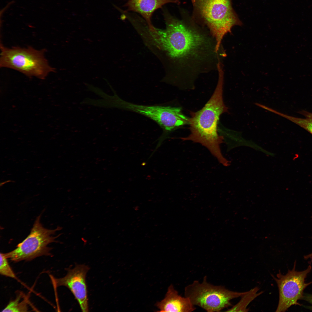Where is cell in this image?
Masks as SVG:
<instances>
[{
    "instance_id": "cell-12",
    "label": "cell",
    "mask_w": 312,
    "mask_h": 312,
    "mask_svg": "<svg viewBox=\"0 0 312 312\" xmlns=\"http://www.w3.org/2000/svg\"><path fill=\"white\" fill-rule=\"evenodd\" d=\"M304 118H300L276 112V114L286 118L304 129L312 134V113L304 110L298 112Z\"/></svg>"
},
{
    "instance_id": "cell-13",
    "label": "cell",
    "mask_w": 312,
    "mask_h": 312,
    "mask_svg": "<svg viewBox=\"0 0 312 312\" xmlns=\"http://www.w3.org/2000/svg\"><path fill=\"white\" fill-rule=\"evenodd\" d=\"M259 289L256 287L252 289L242 296V298L240 301L232 308L229 309L226 311H247L246 309L248 304L258 296L262 293L261 292L257 293Z\"/></svg>"
},
{
    "instance_id": "cell-5",
    "label": "cell",
    "mask_w": 312,
    "mask_h": 312,
    "mask_svg": "<svg viewBox=\"0 0 312 312\" xmlns=\"http://www.w3.org/2000/svg\"><path fill=\"white\" fill-rule=\"evenodd\" d=\"M113 106L133 112L145 116L156 122L163 129V133L158 139L155 149L160 146L169 133L179 127L189 124V118L182 113L179 107L170 106L138 105L125 101L116 95L114 97Z\"/></svg>"
},
{
    "instance_id": "cell-11",
    "label": "cell",
    "mask_w": 312,
    "mask_h": 312,
    "mask_svg": "<svg viewBox=\"0 0 312 312\" xmlns=\"http://www.w3.org/2000/svg\"><path fill=\"white\" fill-rule=\"evenodd\" d=\"M125 6L128 11L140 14L148 23L149 28L154 27L151 23V16L154 12L164 5L169 3L178 4L177 0H126Z\"/></svg>"
},
{
    "instance_id": "cell-8",
    "label": "cell",
    "mask_w": 312,
    "mask_h": 312,
    "mask_svg": "<svg viewBox=\"0 0 312 312\" xmlns=\"http://www.w3.org/2000/svg\"><path fill=\"white\" fill-rule=\"evenodd\" d=\"M296 261L293 267L285 274L280 272L272 277L276 283L279 290V300L276 312H284L293 305L301 306L298 301L302 300L304 291L312 282L306 283L305 278L312 269L309 264L305 270L298 271L296 270Z\"/></svg>"
},
{
    "instance_id": "cell-15",
    "label": "cell",
    "mask_w": 312,
    "mask_h": 312,
    "mask_svg": "<svg viewBox=\"0 0 312 312\" xmlns=\"http://www.w3.org/2000/svg\"><path fill=\"white\" fill-rule=\"evenodd\" d=\"M7 259L5 253H0V273L2 275L17 279Z\"/></svg>"
},
{
    "instance_id": "cell-4",
    "label": "cell",
    "mask_w": 312,
    "mask_h": 312,
    "mask_svg": "<svg viewBox=\"0 0 312 312\" xmlns=\"http://www.w3.org/2000/svg\"><path fill=\"white\" fill-rule=\"evenodd\" d=\"M0 66L11 68L29 77L41 79L46 78L55 69L49 64L44 55V49L1 46Z\"/></svg>"
},
{
    "instance_id": "cell-2",
    "label": "cell",
    "mask_w": 312,
    "mask_h": 312,
    "mask_svg": "<svg viewBox=\"0 0 312 312\" xmlns=\"http://www.w3.org/2000/svg\"><path fill=\"white\" fill-rule=\"evenodd\" d=\"M217 85L212 96L200 110L191 113L189 118L190 134L181 138L183 141L198 143L206 148L221 164L227 166L228 161L223 157L220 146L223 138L218 131V123L220 115L227 111L223 101L224 80L223 69L218 71Z\"/></svg>"
},
{
    "instance_id": "cell-10",
    "label": "cell",
    "mask_w": 312,
    "mask_h": 312,
    "mask_svg": "<svg viewBox=\"0 0 312 312\" xmlns=\"http://www.w3.org/2000/svg\"><path fill=\"white\" fill-rule=\"evenodd\" d=\"M156 305L162 312H190L196 309L189 299L179 295L172 285L168 287L165 298Z\"/></svg>"
},
{
    "instance_id": "cell-17",
    "label": "cell",
    "mask_w": 312,
    "mask_h": 312,
    "mask_svg": "<svg viewBox=\"0 0 312 312\" xmlns=\"http://www.w3.org/2000/svg\"><path fill=\"white\" fill-rule=\"evenodd\" d=\"M304 258L305 259H312V252L308 255L304 256Z\"/></svg>"
},
{
    "instance_id": "cell-14",
    "label": "cell",
    "mask_w": 312,
    "mask_h": 312,
    "mask_svg": "<svg viewBox=\"0 0 312 312\" xmlns=\"http://www.w3.org/2000/svg\"><path fill=\"white\" fill-rule=\"evenodd\" d=\"M23 294L20 293L16 299L10 302L1 312H26L28 310V300L25 298L21 300Z\"/></svg>"
},
{
    "instance_id": "cell-7",
    "label": "cell",
    "mask_w": 312,
    "mask_h": 312,
    "mask_svg": "<svg viewBox=\"0 0 312 312\" xmlns=\"http://www.w3.org/2000/svg\"><path fill=\"white\" fill-rule=\"evenodd\" d=\"M40 216L37 218L30 233L16 248L5 253L6 257L14 262L23 260L29 261L43 255H51V248L48 245L55 242L53 235L59 229L53 230L44 228L40 222Z\"/></svg>"
},
{
    "instance_id": "cell-16",
    "label": "cell",
    "mask_w": 312,
    "mask_h": 312,
    "mask_svg": "<svg viewBox=\"0 0 312 312\" xmlns=\"http://www.w3.org/2000/svg\"><path fill=\"white\" fill-rule=\"evenodd\" d=\"M302 300L306 301L310 304V305L308 308L312 310V294H304Z\"/></svg>"
},
{
    "instance_id": "cell-1",
    "label": "cell",
    "mask_w": 312,
    "mask_h": 312,
    "mask_svg": "<svg viewBox=\"0 0 312 312\" xmlns=\"http://www.w3.org/2000/svg\"><path fill=\"white\" fill-rule=\"evenodd\" d=\"M163 12L166 29L155 28L151 34L176 63L178 86L192 88L199 75L218 70L223 53L217 51L216 40L205 27L193 18L178 19L166 9Z\"/></svg>"
},
{
    "instance_id": "cell-6",
    "label": "cell",
    "mask_w": 312,
    "mask_h": 312,
    "mask_svg": "<svg viewBox=\"0 0 312 312\" xmlns=\"http://www.w3.org/2000/svg\"><path fill=\"white\" fill-rule=\"evenodd\" d=\"M247 291L239 292L230 291L220 285L208 282L204 277L202 282L194 280L184 289V296L189 299L194 306L200 307L209 312H219L232 305L230 301L242 297Z\"/></svg>"
},
{
    "instance_id": "cell-9",
    "label": "cell",
    "mask_w": 312,
    "mask_h": 312,
    "mask_svg": "<svg viewBox=\"0 0 312 312\" xmlns=\"http://www.w3.org/2000/svg\"><path fill=\"white\" fill-rule=\"evenodd\" d=\"M89 269L86 265H77L64 277L54 279L57 286H64L70 290L84 312L89 311L86 276Z\"/></svg>"
},
{
    "instance_id": "cell-3",
    "label": "cell",
    "mask_w": 312,
    "mask_h": 312,
    "mask_svg": "<svg viewBox=\"0 0 312 312\" xmlns=\"http://www.w3.org/2000/svg\"><path fill=\"white\" fill-rule=\"evenodd\" d=\"M194 20H199L215 38L219 51L224 36L242 23L233 9L231 0H191Z\"/></svg>"
}]
</instances>
